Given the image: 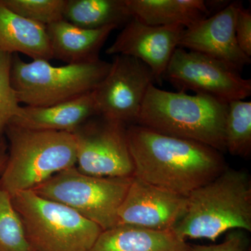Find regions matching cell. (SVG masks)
<instances>
[{"mask_svg": "<svg viewBox=\"0 0 251 251\" xmlns=\"http://www.w3.org/2000/svg\"><path fill=\"white\" fill-rule=\"evenodd\" d=\"M135 177L187 197L227 168L221 153L203 144L138 125L126 127Z\"/></svg>", "mask_w": 251, "mask_h": 251, "instance_id": "cell-1", "label": "cell"}, {"mask_svg": "<svg viewBox=\"0 0 251 251\" xmlns=\"http://www.w3.org/2000/svg\"><path fill=\"white\" fill-rule=\"evenodd\" d=\"M233 229L251 232V180L247 172L227 168L187 196L184 215L173 229L185 241L215 242Z\"/></svg>", "mask_w": 251, "mask_h": 251, "instance_id": "cell-2", "label": "cell"}, {"mask_svg": "<svg viewBox=\"0 0 251 251\" xmlns=\"http://www.w3.org/2000/svg\"><path fill=\"white\" fill-rule=\"evenodd\" d=\"M227 103L209 96L149 87L135 125L226 151Z\"/></svg>", "mask_w": 251, "mask_h": 251, "instance_id": "cell-3", "label": "cell"}, {"mask_svg": "<svg viewBox=\"0 0 251 251\" xmlns=\"http://www.w3.org/2000/svg\"><path fill=\"white\" fill-rule=\"evenodd\" d=\"M9 140L0 188L10 196L32 191L54 175L76 165L73 133L26 129L9 125Z\"/></svg>", "mask_w": 251, "mask_h": 251, "instance_id": "cell-4", "label": "cell"}, {"mask_svg": "<svg viewBox=\"0 0 251 251\" xmlns=\"http://www.w3.org/2000/svg\"><path fill=\"white\" fill-rule=\"evenodd\" d=\"M111 63L99 59L81 64L54 67L49 61H23L12 55L11 80L20 103L46 107L93 92L110 70Z\"/></svg>", "mask_w": 251, "mask_h": 251, "instance_id": "cell-5", "label": "cell"}, {"mask_svg": "<svg viewBox=\"0 0 251 251\" xmlns=\"http://www.w3.org/2000/svg\"><path fill=\"white\" fill-rule=\"evenodd\" d=\"M11 198L33 251H88L103 231L69 206L34 191Z\"/></svg>", "mask_w": 251, "mask_h": 251, "instance_id": "cell-6", "label": "cell"}, {"mask_svg": "<svg viewBox=\"0 0 251 251\" xmlns=\"http://www.w3.org/2000/svg\"><path fill=\"white\" fill-rule=\"evenodd\" d=\"M133 177L90 176L75 166L54 175L32 191L69 206L105 230L118 225L119 209Z\"/></svg>", "mask_w": 251, "mask_h": 251, "instance_id": "cell-7", "label": "cell"}, {"mask_svg": "<svg viewBox=\"0 0 251 251\" xmlns=\"http://www.w3.org/2000/svg\"><path fill=\"white\" fill-rule=\"evenodd\" d=\"M72 133L76 143L75 167L80 173L98 177L134 176L126 125L95 116Z\"/></svg>", "mask_w": 251, "mask_h": 251, "instance_id": "cell-8", "label": "cell"}, {"mask_svg": "<svg viewBox=\"0 0 251 251\" xmlns=\"http://www.w3.org/2000/svg\"><path fill=\"white\" fill-rule=\"evenodd\" d=\"M163 79L179 92L193 91L225 103L244 100L251 94V81L205 54L178 47Z\"/></svg>", "mask_w": 251, "mask_h": 251, "instance_id": "cell-9", "label": "cell"}, {"mask_svg": "<svg viewBox=\"0 0 251 251\" xmlns=\"http://www.w3.org/2000/svg\"><path fill=\"white\" fill-rule=\"evenodd\" d=\"M154 82L151 69L139 59L115 55L108 74L93 92L99 116L135 125L149 87Z\"/></svg>", "mask_w": 251, "mask_h": 251, "instance_id": "cell-10", "label": "cell"}, {"mask_svg": "<svg viewBox=\"0 0 251 251\" xmlns=\"http://www.w3.org/2000/svg\"><path fill=\"white\" fill-rule=\"evenodd\" d=\"M181 25L151 26L132 18L105 52L139 59L161 84L163 75L185 30Z\"/></svg>", "mask_w": 251, "mask_h": 251, "instance_id": "cell-11", "label": "cell"}, {"mask_svg": "<svg viewBox=\"0 0 251 251\" xmlns=\"http://www.w3.org/2000/svg\"><path fill=\"white\" fill-rule=\"evenodd\" d=\"M242 4L233 1L216 14L186 28L179 47L205 54L238 73L251 64V57L244 54L235 36V21Z\"/></svg>", "mask_w": 251, "mask_h": 251, "instance_id": "cell-12", "label": "cell"}, {"mask_svg": "<svg viewBox=\"0 0 251 251\" xmlns=\"http://www.w3.org/2000/svg\"><path fill=\"white\" fill-rule=\"evenodd\" d=\"M187 197L133 176L118 211V225L155 230L174 228L184 215Z\"/></svg>", "mask_w": 251, "mask_h": 251, "instance_id": "cell-13", "label": "cell"}, {"mask_svg": "<svg viewBox=\"0 0 251 251\" xmlns=\"http://www.w3.org/2000/svg\"><path fill=\"white\" fill-rule=\"evenodd\" d=\"M93 92L50 106H21L9 125L26 129L72 133L92 117L99 116Z\"/></svg>", "mask_w": 251, "mask_h": 251, "instance_id": "cell-14", "label": "cell"}, {"mask_svg": "<svg viewBox=\"0 0 251 251\" xmlns=\"http://www.w3.org/2000/svg\"><path fill=\"white\" fill-rule=\"evenodd\" d=\"M115 26L85 29L62 20L46 26L52 59L67 64H87L99 60V52Z\"/></svg>", "mask_w": 251, "mask_h": 251, "instance_id": "cell-15", "label": "cell"}, {"mask_svg": "<svg viewBox=\"0 0 251 251\" xmlns=\"http://www.w3.org/2000/svg\"><path fill=\"white\" fill-rule=\"evenodd\" d=\"M189 246L173 229L117 225L102 231L88 251H188Z\"/></svg>", "mask_w": 251, "mask_h": 251, "instance_id": "cell-16", "label": "cell"}, {"mask_svg": "<svg viewBox=\"0 0 251 251\" xmlns=\"http://www.w3.org/2000/svg\"><path fill=\"white\" fill-rule=\"evenodd\" d=\"M0 52L22 53L33 60L52 59L46 26L10 10L0 0Z\"/></svg>", "mask_w": 251, "mask_h": 251, "instance_id": "cell-17", "label": "cell"}, {"mask_svg": "<svg viewBox=\"0 0 251 251\" xmlns=\"http://www.w3.org/2000/svg\"><path fill=\"white\" fill-rule=\"evenodd\" d=\"M132 18L151 26L181 25L185 28L207 18L203 0H126Z\"/></svg>", "mask_w": 251, "mask_h": 251, "instance_id": "cell-18", "label": "cell"}, {"mask_svg": "<svg viewBox=\"0 0 251 251\" xmlns=\"http://www.w3.org/2000/svg\"><path fill=\"white\" fill-rule=\"evenodd\" d=\"M126 0H66L63 20L85 29L119 27L132 19Z\"/></svg>", "mask_w": 251, "mask_h": 251, "instance_id": "cell-19", "label": "cell"}, {"mask_svg": "<svg viewBox=\"0 0 251 251\" xmlns=\"http://www.w3.org/2000/svg\"><path fill=\"white\" fill-rule=\"evenodd\" d=\"M225 145L231 155L248 158L251 153V102L227 103L224 127Z\"/></svg>", "mask_w": 251, "mask_h": 251, "instance_id": "cell-20", "label": "cell"}, {"mask_svg": "<svg viewBox=\"0 0 251 251\" xmlns=\"http://www.w3.org/2000/svg\"><path fill=\"white\" fill-rule=\"evenodd\" d=\"M0 251H33L9 193L0 188Z\"/></svg>", "mask_w": 251, "mask_h": 251, "instance_id": "cell-21", "label": "cell"}, {"mask_svg": "<svg viewBox=\"0 0 251 251\" xmlns=\"http://www.w3.org/2000/svg\"><path fill=\"white\" fill-rule=\"evenodd\" d=\"M3 4L22 17L48 26L63 20L66 0H1Z\"/></svg>", "mask_w": 251, "mask_h": 251, "instance_id": "cell-22", "label": "cell"}, {"mask_svg": "<svg viewBox=\"0 0 251 251\" xmlns=\"http://www.w3.org/2000/svg\"><path fill=\"white\" fill-rule=\"evenodd\" d=\"M12 55L0 52V140L21 105L11 80Z\"/></svg>", "mask_w": 251, "mask_h": 251, "instance_id": "cell-23", "label": "cell"}, {"mask_svg": "<svg viewBox=\"0 0 251 251\" xmlns=\"http://www.w3.org/2000/svg\"><path fill=\"white\" fill-rule=\"evenodd\" d=\"M188 251H250V241L244 230L237 229L227 234L221 244L189 246Z\"/></svg>", "mask_w": 251, "mask_h": 251, "instance_id": "cell-24", "label": "cell"}, {"mask_svg": "<svg viewBox=\"0 0 251 251\" xmlns=\"http://www.w3.org/2000/svg\"><path fill=\"white\" fill-rule=\"evenodd\" d=\"M235 36L239 48L251 57V12L242 3L238 9L235 21Z\"/></svg>", "mask_w": 251, "mask_h": 251, "instance_id": "cell-25", "label": "cell"}, {"mask_svg": "<svg viewBox=\"0 0 251 251\" xmlns=\"http://www.w3.org/2000/svg\"><path fill=\"white\" fill-rule=\"evenodd\" d=\"M4 145H3L2 142H1V140H0V161H1V158H3V157H4Z\"/></svg>", "mask_w": 251, "mask_h": 251, "instance_id": "cell-26", "label": "cell"}, {"mask_svg": "<svg viewBox=\"0 0 251 251\" xmlns=\"http://www.w3.org/2000/svg\"><path fill=\"white\" fill-rule=\"evenodd\" d=\"M5 160H6V158L4 157V158H3L2 159H1V161H0V168L4 166Z\"/></svg>", "mask_w": 251, "mask_h": 251, "instance_id": "cell-27", "label": "cell"}]
</instances>
